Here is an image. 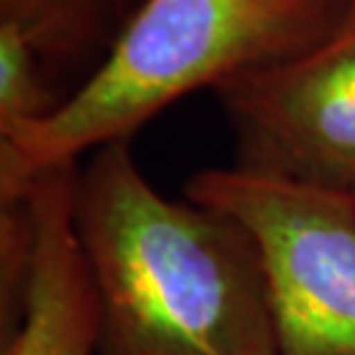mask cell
<instances>
[{
	"label": "cell",
	"instance_id": "obj_2",
	"mask_svg": "<svg viewBox=\"0 0 355 355\" xmlns=\"http://www.w3.org/2000/svg\"><path fill=\"white\" fill-rule=\"evenodd\" d=\"M353 0H144L95 74L46 118L0 139V194L40 168L127 141L198 88L309 51Z\"/></svg>",
	"mask_w": 355,
	"mask_h": 355
},
{
	"label": "cell",
	"instance_id": "obj_1",
	"mask_svg": "<svg viewBox=\"0 0 355 355\" xmlns=\"http://www.w3.org/2000/svg\"><path fill=\"white\" fill-rule=\"evenodd\" d=\"M74 231L99 355H279L247 229L210 205L159 194L127 141L97 148L79 168Z\"/></svg>",
	"mask_w": 355,
	"mask_h": 355
},
{
	"label": "cell",
	"instance_id": "obj_4",
	"mask_svg": "<svg viewBox=\"0 0 355 355\" xmlns=\"http://www.w3.org/2000/svg\"><path fill=\"white\" fill-rule=\"evenodd\" d=\"M240 164L259 173L355 187V0L330 37L217 88Z\"/></svg>",
	"mask_w": 355,
	"mask_h": 355
},
{
	"label": "cell",
	"instance_id": "obj_3",
	"mask_svg": "<svg viewBox=\"0 0 355 355\" xmlns=\"http://www.w3.org/2000/svg\"><path fill=\"white\" fill-rule=\"evenodd\" d=\"M187 198L238 219L263 266L279 355H355V198L250 168H208Z\"/></svg>",
	"mask_w": 355,
	"mask_h": 355
},
{
	"label": "cell",
	"instance_id": "obj_6",
	"mask_svg": "<svg viewBox=\"0 0 355 355\" xmlns=\"http://www.w3.org/2000/svg\"><path fill=\"white\" fill-rule=\"evenodd\" d=\"M12 3H17V0H0V7H3V5H12Z\"/></svg>",
	"mask_w": 355,
	"mask_h": 355
},
{
	"label": "cell",
	"instance_id": "obj_7",
	"mask_svg": "<svg viewBox=\"0 0 355 355\" xmlns=\"http://www.w3.org/2000/svg\"><path fill=\"white\" fill-rule=\"evenodd\" d=\"M351 194H353V198H355V187H353V189H351Z\"/></svg>",
	"mask_w": 355,
	"mask_h": 355
},
{
	"label": "cell",
	"instance_id": "obj_5",
	"mask_svg": "<svg viewBox=\"0 0 355 355\" xmlns=\"http://www.w3.org/2000/svg\"><path fill=\"white\" fill-rule=\"evenodd\" d=\"M76 162L40 168L19 189L31 215V257L3 355H99L97 307L74 231Z\"/></svg>",
	"mask_w": 355,
	"mask_h": 355
}]
</instances>
